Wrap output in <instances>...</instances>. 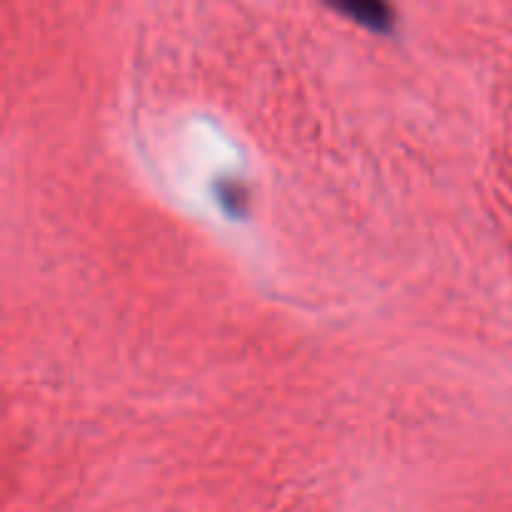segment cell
Masks as SVG:
<instances>
[{"instance_id": "1", "label": "cell", "mask_w": 512, "mask_h": 512, "mask_svg": "<svg viewBox=\"0 0 512 512\" xmlns=\"http://www.w3.org/2000/svg\"><path fill=\"white\" fill-rule=\"evenodd\" d=\"M345 10H348L350 15H355L358 20H363V23H370L373 28H385L390 20V13L385 5H375V3H353V5H345Z\"/></svg>"}]
</instances>
